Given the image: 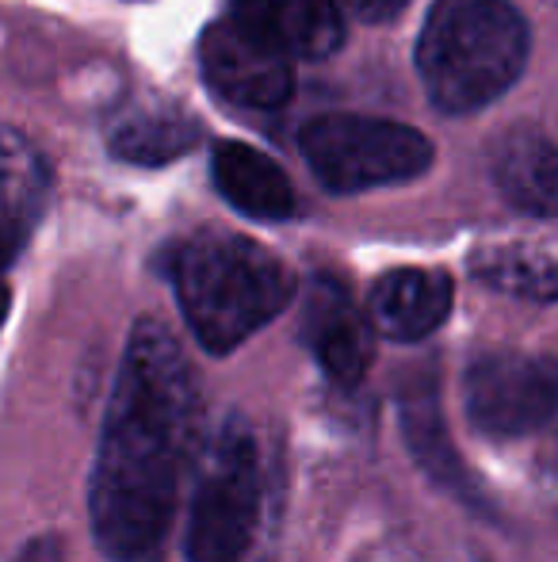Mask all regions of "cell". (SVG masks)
<instances>
[{
	"label": "cell",
	"instance_id": "obj_1",
	"mask_svg": "<svg viewBox=\"0 0 558 562\" xmlns=\"http://www.w3.org/2000/svg\"><path fill=\"white\" fill-rule=\"evenodd\" d=\"M200 429V383L161 322H138L104 414L89 482V525L112 562H141L164 540Z\"/></svg>",
	"mask_w": 558,
	"mask_h": 562
},
{
	"label": "cell",
	"instance_id": "obj_2",
	"mask_svg": "<svg viewBox=\"0 0 558 562\" xmlns=\"http://www.w3.org/2000/svg\"><path fill=\"white\" fill-rule=\"evenodd\" d=\"M169 280L195 340L226 356L295 299V276L264 245L230 229H200L169 257Z\"/></svg>",
	"mask_w": 558,
	"mask_h": 562
},
{
	"label": "cell",
	"instance_id": "obj_3",
	"mask_svg": "<svg viewBox=\"0 0 558 562\" xmlns=\"http://www.w3.org/2000/svg\"><path fill=\"white\" fill-rule=\"evenodd\" d=\"M528 61V23L509 0H436L418 38V74L447 115L493 104Z\"/></svg>",
	"mask_w": 558,
	"mask_h": 562
},
{
	"label": "cell",
	"instance_id": "obj_4",
	"mask_svg": "<svg viewBox=\"0 0 558 562\" xmlns=\"http://www.w3.org/2000/svg\"><path fill=\"white\" fill-rule=\"evenodd\" d=\"M261 517V459L253 432L230 417L210 437L187 505L184 559L241 562Z\"/></svg>",
	"mask_w": 558,
	"mask_h": 562
},
{
	"label": "cell",
	"instance_id": "obj_5",
	"mask_svg": "<svg viewBox=\"0 0 558 562\" xmlns=\"http://www.w3.org/2000/svg\"><path fill=\"white\" fill-rule=\"evenodd\" d=\"M303 154L329 192H364L421 177L432 146L406 123L372 115H321L306 123Z\"/></svg>",
	"mask_w": 558,
	"mask_h": 562
},
{
	"label": "cell",
	"instance_id": "obj_6",
	"mask_svg": "<svg viewBox=\"0 0 558 562\" xmlns=\"http://www.w3.org/2000/svg\"><path fill=\"white\" fill-rule=\"evenodd\" d=\"M467 417L486 437H528L558 417V356H478L463 379Z\"/></svg>",
	"mask_w": 558,
	"mask_h": 562
},
{
	"label": "cell",
	"instance_id": "obj_7",
	"mask_svg": "<svg viewBox=\"0 0 558 562\" xmlns=\"http://www.w3.org/2000/svg\"><path fill=\"white\" fill-rule=\"evenodd\" d=\"M291 61H295L291 54H283L280 46H272L234 15L218 20L200 38V66L207 85L230 104L253 108V112H272L287 104L295 89Z\"/></svg>",
	"mask_w": 558,
	"mask_h": 562
},
{
	"label": "cell",
	"instance_id": "obj_8",
	"mask_svg": "<svg viewBox=\"0 0 558 562\" xmlns=\"http://www.w3.org/2000/svg\"><path fill=\"white\" fill-rule=\"evenodd\" d=\"M372 329L352 291L333 276H314L303 306V340L337 386H356L372 363Z\"/></svg>",
	"mask_w": 558,
	"mask_h": 562
},
{
	"label": "cell",
	"instance_id": "obj_9",
	"mask_svg": "<svg viewBox=\"0 0 558 562\" xmlns=\"http://www.w3.org/2000/svg\"><path fill=\"white\" fill-rule=\"evenodd\" d=\"M452 280L440 268H398L375 280L367 295L372 326L390 340H424L452 314Z\"/></svg>",
	"mask_w": 558,
	"mask_h": 562
},
{
	"label": "cell",
	"instance_id": "obj_10",
	"mask_svg": "<svg viewBox=\"0 0 558 562\" xmlns=\"http://www.w3.org/2000/svg\"><path fill=\"white\" fill-rule=\"evenodd\" d=\"M230 15L291 58H326L344 38L337 0H230Z\"/></svg>",
	"mask_w": 558,
	"mask_h": 562
},
{
	"label": "cell",
	"instance_id": "obj_11",
	"mask_svg": "<svg viewBox=\"0 0 558 562\" xmlns=\"http://www.w3.org/2000/svg\"><path fill=\"white\" fill-rule=\"evenodd\" d=\"M210 177L223 200L238 207L241 215L261 218V223H283L295 211L287 172L261 149L246 142H215L210 149Z\"/></svg>",
	"mask_w": 558,
	"mask_h": 562
},
{
	"label": "cell",
	"instance_id": "obj_12",
	"mask_svg": "<svg viewBox=\"0 0 558 562\" xmlns=\"http://www.w3.org/2000/svg\"><path fill=\"white\" fill-rule=\"evenodd\" d=\"M493 180L509 207L536 218L558 215V149L544 134H505L493 149Z\"/></svg>",
	"mask_w": 558,
	"mask_h": 562
},
{
	"label": "cell",
	"instance_id": "obj_13",
	"mask_svg": "<svg viewBox=\"0 0 558 562\" xmlns=\"http://www.w3.org/2000/svg\"><path fill=\"white\" fill-rule=\"evenodd\" d=\"M200 142V126L172 108H130L107 126V149L130 165H169Z\"/></svg>",
	"mask_w": 558,
	"mask_h": 562
},
{
	"label": "cell",
	"instance_id": "obj_14",
	"mask_svg": "<svg viewBox=\"0 0 558 562\" xmlns=\"http://www.w3.org/2000/svg\"><path fill=\"white\" fill-rule=\"evenodd\" d=\"M46 192H50V172L46 161L20 138L15 131L4 134V234H8V260L23 249L27 234L43 215Z\"/></svg>",
	"mask_w": 558,
	"mask_h": 562
},
{
	"label": "cell",
	"instance_id": "obj_15",
	"mask_svg": "<svg viewBox=\"0 0 558 562\" xmlns=\"http://www.w3.org/2000/svg\"><path fill=\"white\" fill-rule=\"evenodd\" d=\"M475 276L516 299L558 303V260L532 249H486L475 257Z\"/></svg>",
	"mask_w": 558,
	"mask_h": 562
},
{
	"label": "cell",
	"instance_id": "obj_16",
	"mask_svg": "<svg viewBox=\"0 0 558 562\" xmlns=\"http://www.w3.org/2000/svg\"><path fill=\"white\" fill-rule=\"evenodd\" d=\"M344 8H349L356 20H364V23H383V20H390V15H398L402 12L410 0H341Z\"/></svg>",
	"mask_w": 558,
	"mask_h": 562
},
{
	"label": "cell",
	"instance_id": "obj_17",
	"mask_svg": "<svg viewBox=\"0 0 558 562\" xmlns=\"http://www.w3.org/2000/svg\"><path fill=\"white\" fill-rule=\"evenodd\" d=\"M15 562H66V551L54 536H38V540H27L20 548Z\"/></svg>",
	"mask_w": 558,
	"mask_h": 562
},
{
	"label": "cell",
	"instance_id": "obj_18",
	"mask_svg": "<svg viewBox=\"0 0 558 562\" xmlns=\"http://www.w3.org/2000/svg\"><path fill=\"white\" fill-rule=\"evenodd\" d=\"M544 467H547V474H551V482H555V486H558V445H555V451H547Z\"/></svg>",
	"mask_w": 558,
	"mask_h": 562
}]
</instances>
